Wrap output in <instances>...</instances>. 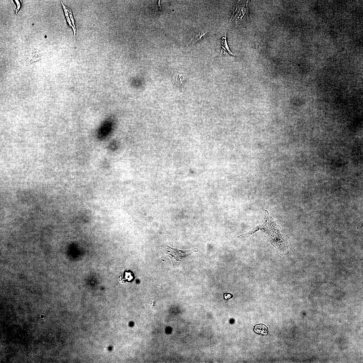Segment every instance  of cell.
Here are the masks:
<instances>
[{
  "label": "cell",
  "instance_id": "11",
  "mask_svg": "<svg viewBox=\"0 0 363 363\" xmlns=\"http://www.w3.org/2000/svg\"><path fill=\"white\" fill-rule=\"evenodd\" d=\"M117 148V143L116 142L113 141L109 145L108 148L110 150H114Z\"/></svg>",
  "mask_w": 363,
  "mask_h": 363
},
{
  "label": "cell",
  "instance_id": "4",
  "mask_svg": "<svg viewBox=\"0 0 363 363\" xmlns=\"http://www.w3.org/2000/svg\"><path fill=\"white\" fill-rule=\"evenodd\" d=\"M254 330L257 334L262 336L266 335L268 333V327L262 324L255 326Z\"/></svg>",
  "mask_w": 363,
  "mask_h": 363
},
{
  "label": "cell",
  "instance_id": "14",
  "mask_svg": "<svg viewBox=\"0 0 363 363\" xmlns=\"http://www.w3.org/2000/svg\"><path fill=\"white\" fill-rule=\"evenodd\" d=\"M158 286L159 289L161 290H162V286L161 285L160 286L158 285Z\"/></svg>",
  "mask_w": 363,
  "mask_h": 363
},
{
  "label": "cell",
  "instance_id": "1",
  "mask_svg": "<svg viewBox=\"0 0 363 363\" xmlns=\"http://www.w3.org/2000/svg\"><path fill=\"white\" fill-rule=\"evenodd\" d=\"M162 249L165 252L167 256L171 259L173 268H175L179 267L183 258L193 254L194 252L198 251L197 249L183 251L173 248L167 245L162 247Z\"/></svg>",
  "mask_w": 363,
  "mask_h": 363
},
{
  "label": "cell",
  "instance_id": "12",
  "mask_svg": "<svg viewBox=\"0 0 363 363\" xmlns=\"http://www.w3.org/2000/svg\"><path fill=\"white\" fill-rule=\"evenodd\" d=\"M233 296L230 294H225L224 295V298L225 300H229L232 298Z\"/></svg>",
  "mask_w": 363,
  "mask_h": 363
},
{
  "label": "cell",
  "instance_id": "7",
  "mask_svg": "<svg viewBox=\"0 0 363 363\" xmlns=\"http://www.w3.org/2000/svg\"><path fill=\"white\" fill-rule=\"evenodd\" d=\"M207 32L208 31L206 30L202 31L201 32L195 36L194 38L192 39V40L190 41L189 43L188 44L187 47L188 46H192L195 45V44L197 43V42L198 41L200 40L201 38H202V37L204 36L205 34L207 33Z\"/></svg>",
  "mask_w": 363,
  "mask_h": 363
},
{
  "label": "cell",
  "instance_id": "3",
  "mask_svg": "<svg viewBox=\"0 0 363 363\" xmlns=\"http://www.w3.org/2000/svg\"><path fill=\"white\" fill-rule=\"evenodd\" d=\"M240 1L239 2V4L238 3V4L236 5V9L233 13V16L230 21L233 24H234V23H235L234 24H235L236 22L241 21L243 17L246 13L247 4H246V3L247 2H244L243 4V1Z\"/></svg>",
  "mask_w": 363,
  "mask_h": 363
},
{
  "label": "cell",
  "instance_id": "2",
  "mask_svg": "<svg viewBox=\"0 0 363 363\" xmlns=\"http://www.w3.org/2000/svg\"><path fill=\"white\" fill-rule=\"evenodd\" d=\"M113 122L110 119L105 120L100 127L97 134L98 139L103 140L111 133L113 129Z\"/></svg>",
  "mask_w": 363,
  "mask_h": 363
},
{
  "label": "cell",
  "instance_id": "9",
  "mask_svg": "<svg viewBox=\"0 0 363 363\" xmlns=\"http://www.w3.org/2000/svg\"><path fill=\"white\" fill-rule=\"evenodd\" d=\"M160 1H158V2H156V4L154 5L153 6V8L154 10H155L156 13L159 14V15H161L164 14L165 11L164 9L162 8L160 4Z\"/></svg>",
  "mask_w": 363,
  "mask_h": 363
},
{
  "label": "cell",
  "instance_id": "10",
  "mask_svg": "<svg viewBox=\"0 0 363 363\" xmlns=\"http://www.w3.org/2000/svg\"><path fill=\"white\" fill-rule=\"evenodd\" d=\"M67 10H68V12L69 14V16L70 17V19L71 21H72V25H73V27H74V28L75 29H76L75 21L74 19V18H73L72 10H71V9H70L69 8H68V7H67Z\"/></svg>",
  "mask_w": 363,
  "mask_h": 363
},
{
  "label": "cell",
  "instance_id": "13",
  "mask_svg": "<svg viewBox=\"0 0 363 363\" xmlns=\"http://www.w3.org/2000/svg\"><path fill=\"white\" fill-rule=\"evenodd\" d=\"M155 302L152 301H151V302L150 304L151 306V307L152 308H153L155 306Z\"/></svg>",
  "mask_w": 363,
  "mask_h": 363
},
{
  "label": "cell",
  "instance_id": "5",
  "mask_svg": "<svg viewBox=\"0 0 363 363\" xmlns=\"http://www.w3.org/2000/svg\"><path fill=\"white\" fill-rule=\"evenodd\" d=\"M226 35L225 37H223L222 39V44H221V51H223V53H225V51L226 52L229 53V55L234 56H237L236 55L233 54L231 51L230 50L229 46H228L227 40H226Z\"/></svg>",
  "mask_w": 363,
  "mask_h": 363
},
{
  "label": "cell",
  "instance_id": "6",
  "mask_svg": "<svg viewBox=\"0 0 363 363\" xmlns=\"http://www.w3.org/2000/svg\"><path fill=\"white\" fill-rule=\"evenodd\" d=\"M61 4H62V7L64 11L65 16L66 17V20H67V22L70 27H72L73 29V33H74V37L76 33H77V30H76V29L74 28V27H73V25H72V22L71 21L70 17L69 16V14L68 13V12L67 10V7L65 5L63 4L62 1H61Z\"/></svg>",
  "mask_w": 363,
  "mask_h": 363
},
{
  "label": "cell",
  "instance_id": "8",
  "mask_svg": "<svg viewBox=\"0 0 363 363\" xmlns=\"http://www.w3.org/2000/svg\"><path fill=\"white\" fill-rule=\"evenodd\" d=\"M44 55V53L42 51H37L31 54L29 56V59L31 61H34L35 60H40Z\"/></svg>",
  "mask_w": 363,
  "mask_h": 363
}]
</instances>
